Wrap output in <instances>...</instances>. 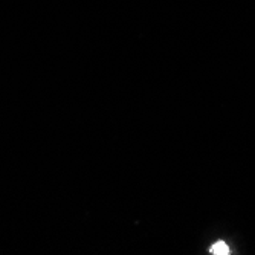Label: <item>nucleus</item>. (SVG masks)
Segmentation results:
<instances>
[{
  "label": "nucleus",
  "instance_id": "obj_1",
  "mask_svg": "<svg viewBox=\"0 0 255 255\" xmlns=\"http://www.w3.org/2000/svg\"><path fill=\"white\" fill-rule=\"evenodd\" d=\"M210 252L214 254V255H228L229 254V246L223 240H219L210 248Z\"/></svg>",
  "mask_w": 255,
  "mask_h": 255
}]
</instances>
